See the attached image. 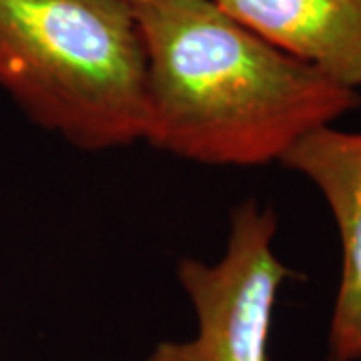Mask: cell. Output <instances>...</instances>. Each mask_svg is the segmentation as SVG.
I'll return each instance as SVG.
<instances>
[{"mask_svg":"<svg viewBox=\"0 0 361 361\" xmlns=\"http://www.w3.org/2000/svg\"><path fill=\"white\" fill-rule=\"evenodd\" d=\"M147 54L142 141L171 155L259 167L361 104V92L279 51L215 0L135 2Z\"/></svg>","mask_w":361,"mask_h":361,"instance_id":"obj_1","label":"cell"},{"mask_svg":"<svg viewBox=\"0 0 361 361\" xmlns=\"http://www.w3.org/2000/svg\"><path fill=\"white\" fill-rule=\"evenodd\" d=\"M0 89L82 151L142 141L147 54L129 0H0Z\"/></svg>","mask_w":361,"mask_h":361,"instance_id":"obj_2","label":"cell"},{"mask_svg":"<svg viewBox=\"0 0 361 361\" xmlns=\"http://www.w3.org/2000/svg\"><path fill=\"white\" fill-rule=\"evenodd\" d=\"M275 211L245 201L233 209L217 263L180 259L177 277L197 315V334L161 341L147 361H267L277 295L293 275L275 255Z\"/></svg>","mask_w":361,"mask_h":361,"instance_id":"obj_3","label":"cell"},{"mask_svg":"<svg viewBox=\"0 0 361 361\" xmlns=\"http://www.w3.org/2000/svg\"><path fill=\"white\" fill-rule=\"evenodd\" d=\"M319 189L341 241V275L329 322V361L361 360V133L311 130L283 157Z\"/></svg>","mask_w":361,"mask_h":361,"instance_id":"obj_4","label":"cell"},{"mask_svg":"<svg viewBox=\"0 0 361 361\" xmlns=\"http://www.w3.org/2000/svg\"><path fill=\"white\" fill-rule=\"evenodd\" d=\"M251 32L361 90V0H215Z\"/></svg>","mask_w":361,"mask_h":361,"instance_id":"obj_5","label":"cell"},{"mask_svg":"<svg viewBox=\"0 0 361 361\" xmlns=\"http://www.w3.org/2000/svg\"><path fill=\"white\" fill-rule=\"evenodd\" d=\"M129 2H133V4H135V2H145V0H129Z\"/></svg>","mask_w":361,"mask_h":361,"instance_id":"obj_6","label":"cell"}]
</instances>
